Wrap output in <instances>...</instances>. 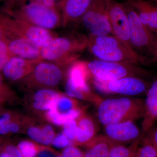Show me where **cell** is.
<instances>
[{"mask_svg": "<svg viewBox=\"0 0 157 157\" xmlns=\"http://www.w3.org/2000/svg\"><path fill=\"white\" fill-rule=\"evenodd\" d=\"M130 26V41L132 49L142 56L151 60L154 52L156 37L140 20L128 3H123Z\"/></svg>", "mask_w": 157, "mask_h": 157, "instance_id": "cell-6", "label": "cell"}, {"mask_svg": "<svg viewBox=\"0 0 157 157\" xmlns=\"http://www.w3.org/2000/svg\"><path fill=\"white\" fill-rule=\"evenodd\" d=\"M59 155L57 154L52 149L48 146H40L38 154L36 157H59Z\"/></svg>", "mask_w": 157, "mask_h": 157, "instance_id": "cell-34", "label": "cell"}, {"mask_svg": "<svg viewBox=\"0 0 157 157\" xmlns=\"http://www.w3.org/2000/svg\"><path fill=\"white\" fill-rule=\"evenodd\" d=\"M94 0H62L59 6L62 26L65 27L80 22L82 18Z\"/></svg>", "mask_w": 157, "mask_h": 157, "instance_id": "cell-14", "label": "cell"}, {"mask_svg": "<svg viewBox=\"0 0 157 157\" xmlns=\"http://www.w3.org/2000/svg\"><path fill=\"white\" fill-rule=\"evenodd\" d=\"M10 55L11 56L9 51L8 39L6 36H3L0 38V59Z\"/></svg>", "mask_w": 157, "mask_h": 157, "instance_id": "cell-33", "label": "cell"}, {"mask_svg": "<svg viewBox=\"0 0 157 157\" xmlns=\"http://www.w3.org/2000/svg\"><path fill=\"white\" fill-rule=\"evenodd\" d=\"M5 140V139L4 138V137H0V151H1V150H2L3 143H4V141Z\"/></svg>", "mask_w": 157, "mask_h": 157, "instance_id": "cell-40", "label": "cell"}, {"mask_svg": "<svg viewBox=\"0 0 157 157\" xmlns=\"http://www.w3.org/2000/svg\"><path fill=\"white\" fill-rule=\"evenodd\" d=\"M157 150V127L154 126L145 134Z\"/></svg>", "mask_w": 157, "mask_h": 157, "instance_id": "cell-35", "label": "cell"}, {"mask_svg": "<svg viewBox=\"0 0 157 157\" xmlns=\"http://www.w3.org/2000/svg\"><path fill=\"white\" fill-rule=\"evenodd\" d=\"M24 157H36L40 146L35 141L29 140H21L17 145Z\"/></svg>", "mask_w": 157, "mask_h": 157, "instance_id": "cell-26", "label": "cell"}, {"mask_svg": "<svg viewBox=\"0 0 157 157\" xmlns=\"http://www.w3.org/2000/svg\"><path fill=\"white\" fill-rule=\"evenodd\" d=\"M144 100L122 98L103 99L98 105L97 115L104 126L112 124L143 118Z\"/></svg>", "mask_w": 157, "mask_h": 157, "instance_id": "cell-2", "label": "cell"}, {"mask_svg": "<svg viewBox=\"0 0 157 157\" xmlns=\"http://www.w3.org/2000/svg\"><path fill=\"white\" fill-rule=\"evenodd\" d=\"M68 78L78 89L85 92L91 91L87 84L89 78L85 62L76 61L73 63L68 71Z\"/></svg>", "mask_w": 157, "mask_h": 157, "instance_id": "cell-19", "label": "cell"}, {"mask_svg": "<svg viewBox=\"0 0 157 157\" xmlns=\"http://www.w3.org/2000/svg\"><path fill=\"white\" fill-rule=\"evenodd\" d=\"M156 63H157V61L156 62Z\"/></svg>", "mask_w": 157, "mask_h": 157, "instance_id": "cell-48", "label": "cell"}, {"mask_svg": "<svg viewBox=\"0 0 157 157\" xmlns=\"http://www.w3.org/2000/svg\"><path fill=\"white\" fill-rule=\"evenodd\" d=\"M66 94L71 98H76L80 100L90 101L98 105L103 100L101 97L92 92H85L76 88L70 81L69 78L67 79L65 86Z\"/></svg>", "mask_w": 157, "mask_h": 157, "instance_id": "cell-22", "label": "cell"}, {"mask_svg": "<svg viewBox=\"0 0 157 157\" xmlns=\"http://www.w3.org/2000/svg\"><path fill=\"white\" fill-rule=\"evenodd\" d=\"M141 140L129 146L113 144L110 149L109 157H135L137 147Z\"/></svg>", "mask_w": 157, "mask_h": 157, "instance_id": "cell-23", "label": "cell"}, {"mask_svg": "<svg viewBox=\"0 0 157 157\" xmlns=\"http://www.w3.org/2000/svg\"><path fill=\"white\" fill-rule=\"evenodd\" d=\"M6 110V109L3 107V105L0 104V115L2 113Z\"/></svg>", "mask_w": 157, "mask_h": 157, "instance_id": "cell-42", "label": "cell"}, {"mask_svg": "<svg viewBox=\"0 0 157 157\" xmlns=\"http://www.w3.org/2000/svg\"><path fill=\"white\" fill-rule=\"evenodd\" d=\"M155 34L156 37V43H155V48H156L157 47V31L155 33ZM155 51V50H154Z\"/></svg>", "mask_w": 157, "mask_h": 157, "instance_id": "cell-45", "label": "cell"}, {"mask_svg": "<svg viewBox=\"0 0 157 157\" xmlns=\"http://www.w3.org/2000/svg\"><path fill=\"white\" fill-rule=\"evenodd\" d=\"M76 121L77 132L73 145H86L97 136L98 126L93 118L83 112Z\"/></svg>", "mask_w": 157, "mask_h": 157, "instance_id": "cell-18", "label": "cell"}, {"mask_svg": "<svg viewBox=\"0 0 157 157\" xmlns=\"http://www.w3.org/2000/svg\"><path fill=\"white\" fill-rule=\"evenodd\" d=\"M78 108V103L76 100L64 94H61L57 101L56 109L60 113H66Z\"/></svg>", "mask_w": 157, "mask_h": 157, "instance_id": "cell-27", "label": "cell"}, {"mask_svg": "<svg viewBox=\"0 0 157 157\" xmlns=\"http://www.w3.org/2000/svg\"><path fill=\"white\" fill-rule=\"evenodd\" d=\"M23 1H29L31 2H37L42 3L43 0H23Z\"/></svg>", "mask_w": 157, "mask_h": 157, "instance_id": "cell-43", "label": "cell"}, {"mask_svg": "<svg viewBox=\"0 0 157 157\" xmlns=\"http://www.w3.org/2000/svg\"><path fill=\"white\" fill-rule=\"evenodd\" d=\"M5 36H15L28 40L42 49L57 38L50 30L37 26L23 21L2 15Z\"/></svg>", "mask_w": 157, "mask_h": 157, "instance_id": "cell-7", "label": "cell"}, {"mask_svg": "<svg viewBox=\"0 0 157 157\" xmlns=\"http://www.w3.org/2000/svg\"><path fill=\"white\" fill-rule=\"evenodd\" d=\"M63 77V73L60 66L42 59L35 66L33 72L23 79L27 85L31 87L52 89L60 83Z\"/></svg>", "mask_w": 157, "mask_h": 157, "instance_id": "cell-10", "label": "cell"}, {"mask_svg": "<svg viewBox=\"0 0 157 157\" xmlns=\"http://www.w3.org/2000/svg\"><path fill=\"white\" fill-rule=\"evenodd\" d=\"M88 45V38L83 35L57 37L41 49V58L59 66L72 64L76 61L79 53L87 48Z\"/></svg>", "mask_w": 157, "mask_h": 157, "instance_id": "cell-3", "label": "cell"}, {"mask_svg": "<svg viewBox=\"0 0 157 157\" xmlns=\"http://www.w3.org/2000/svg\"><path fill=\"white\" fill-rule=\"evenodd\" d=\"M42 60H31L18 56H12L3 68L2 75L10 82L21 81L29 75L35 66Z\"/></svg>", "mask_w": 157, "mask_h": 157, "instance_id": "cell-13", "label": "cell"}, {"mask_svg": "<svg viewBox=\"0 0 157 157\" xmlns=\"http://www.w3.org/2000/svg\"><path fill=\"white\" fill-rule=\"evenodd\" d=\"M113 144L104 135H97L85 146L90 150L95 157H109Z\"/></svg>", "mask_w": 157, "mask_h": 157, "instance_id": "cell-21", "label": "cell"}, {"mask_svg": "<svg viewBox=\"0 0 157 157\" xmlns=\"http://www.w3.org/2000/svg\"><path fill=\"white\" fill-rule=\"evenodd\" d=\"M142 22L152 32L157 31V6L148 0H126Z\"/></svg>", "mask_w": 157, "mask_h": 157, "instance_id": "cell-16", "label": "cell"}, {"mask_svg": "<svg viewBox=\"0 0 157 157\" xmlns=\"http://www.w3.org/2000/svg\"><path fill=\"white\" fill-rule=\"evenodd\" d=\"M63 132L68 139L73 143L76 139L77 132V123L76 119L71 120L64 124L63 126Z\"/></svg>", "mask_w": 157, "mask_h": 157, "instance_id": "cell-29", "label": "cell"}, {"mask_svg": "<svg viewBox=\"0 0 157 157\" xmlns=\"http://www.w3.org/2000/svg\"><path fill=\"white\" fill-rule=\"evenodd\" d=\"M149 2H151L154 3V4H155L157 6V0H148Z\"/></svg>", "mask_w": 157, "mask_h": 157, "instance_id": "cell-44", "label": "cell"}, {"mask_svg": "<svg viewBox=\"0 0 157 157\" xmlns=\"http://www.w3.org/2000/svg\"><path fill=\"white\" fill-rule=\"evenodd\" d=\"M144 100L145 112L142 122V130L145 134L157 121V78L151 83Z\"/></svg>", "mask_w": 157, "mask_h": 157, "instance_id": "cell-17", "label": "cell"}, {"mask_svg": "<svg viewBox=\"0 0 157 157\" xmlns=\"http://www.w3.org/2000/svg\"><path fill=\"white\" fill-rule=\"evenodd\" d=\"M88 47L98 59L146 65L151 60L142 56L113 35L88 36Z\"/></svg>", "mask_w": 157, "mask_h": 157, "instance_id": "cell-1", "label": "cell"}, {"mask_svg": "<svg viewBox=\"0 0 157 157\" xmlns=\"http://www.w3.org/2000/svg\"><path fill=\"white\" fill-rule=\"evenodd\" d=\"M51 144L57 149H64L70 145H73L72 142L63 132L56 135Z\"/></svg>", "mask_w": 157, "mask_h": 157, "instance_id": "cell-30", "label": "cell"}, {"mask_svg": "<svg viewBox=\"0 0 157 157\" xmlns=\"http://www.w3.org/2000/svg\"><path fill=\"white\" fill-rule=\"evenodd\" d=\"M17 1V0H12V3L14 2H15V1Z\"/></svg>", "mask_w": 157, "mask_h": 157, "instance_id": "cell-46", "label": "cell"}, {"mask_svg": "<svg viewBox=\"0 0 157 157\" xmlns=\"http://www.w3.org/2000/svg\"><path fill=\"white\" fill-rule=\"evenodd\" d=\"M26 133L35 142L44 146L51 145L56 136L53 128L49 124L41 127L30 126L27 129Z\"/></svg>", "mask_w": 157, "mask_h": 157, "instance_id": "cell-20", "label": "cell"}, {"mask_svg": "<svg viewBox=\"0 0 157 157\" xmlns=\"http://www.w3.org/2000/svg\"><path fill=\"white\" fill-rule=\"evenodd\" d=\"M0 157H9L7 155L5 151L2 149V150L0 151Z\"/></svg>", "mask_w": 157, "mask_h": 157, "instance_id": "cell-41", "label": "cell"}, {"mask_svg": "<svg viewBox=\"0 0 157 157\" xmlns=\"http://www.w3.org/2000/svg\"><path fill=\"white\" fill-rule=\"evenodd\" d=\"M93 84L97 90L105 94L137 96L146 94L151 83L141 77L128 76L109 81L93 78Z\"/></svg>", "mask_w": 157, "mask_h": 157, "instance_id": "cell-8", "label": "cell"}, {"mask_svg": "<svg viewBox=\"0 0 157 157\" xmlns=\"http://www.w3.org/2000/svg\"><path fill=\"white\" fill-rule=\"evenodd\" d=\"M6 37L8 39L9 52L12 56H18L31 60L42 59L41 48L28 40L15 36Z\"/></svg>", "mask_w": 157, "mask_h": 157, "instance_id": "cell-15", "label": "cell"}, {"mask_svg": "<svg viewBox=\"0 0 157 157\" xmlns=\"http://www.w3.org/2000/svg\"><path fill=\"white\" fill-rule=\"evenodd\" d=\"M82 113L81 109L79 108L72 109L66 113H58L50 122L55 125L63 126V125L68 121L76 119Z\"/></svg>", "mask_w": 157, "mask_h": 157, "instance_id": "cell-28", "label": "cell"}, {"mask_svg": "<svg viewBox=\"0 0 157 157\" xmlns=\"http://www.w3.org/2000/svg\"><path fill=\"white\" fill-rule=\"evenodd\" d=\"M5 35V30L4 29V25H3L2 18H1V15H0V38Z\"/></svg>", "mask_w": 157, "mask_h": 157, "instance_id": "cell-37", "label": "cell"}, {"mask_svg": "<svg viewBox=\"0 0 157 157\" xmlns=\"http://www.w3.org/2000/svg\"><path fill=\"white\" fill-rule=\"evenodd\" d=\"M80 22L88 32V36L113 35L107 13L106 0H94Z\"/></svg>", "mask_w": 157, "mask_h": 157, "instance_id": "cell-9", "label": "cell"}, {"mask_svg": "<svg viewBox=\"0 0 157 157\" xmlns=\"http://www.w3.org/2000/svg\"><path fill=\"white\" fill-rule=\"evenodd\" d=\"M62 157H84V153L75 145H70L64 149Z\"/></svg>", "mask_w": 157, "mask_h": 157, "instance_id": "cell-32", "label": "cell"}, {"mask_svg": "<svg viewBox=\"0 0 157 157\" xmlns=\"http://www.w3.org/2000/svg\"><path fill=\"white\" fill-rule=\"evenodd\" d=\"M59 157H62L61 155H59Z\"/></svg>", "mask_w": 157, "mask_h": 157, "instance_id": "cell-47", "label": "cell"}, {"mask_svg": "<svg viewBox=\"0 0 157 157\" xmlns=\"http://www.w3.org/2000/svg\"><path fill=\"white\" fill-rule=\"evenodd\" d=\"M9 13L14 19L50 30L62 25L60 10L45 6L42 3L31 1L22 3L17 10Z\"/></svg>", "mask_w": 157, "mask_h": 157, "instance_id": "cell-5", "label": "cell"}, {"mask_svg": "<svg viewBox=\"0 0 157 157\" xmlns=\"http://www.w3.org/2000/svg\"><path fill=\"white\" fill-rule=\"evenodd\" d=\"M135 157H157V149L145 135L138 145Z\"/></svg>", "mask_w": 157, "mask_h": 157, "instance_id": "cell-24", "label": "cell"}, {"mask_svg": "<svg viewBox=\"0 0 157 157\" xmlns=\"http://www.w3.org/2000/svg\"><path fill=\"white\" fill-rule=\"evenodd\" d=\"M151 60L153 62H155V63L157 61V47L155 49Z\"/></svg>", "mask_w": 157, "mask_h": 157, "instance_id": "cell-39", "label": "cell"}, {"mask_svg": "<svg viewBox=\"0 0 157 157\" xmlns=\"http://www.w3.org/2000/svg\"><path fill=\"white\" fill-rule=\"evenodd\" d=\"M2 149L9 157H24L17 146L11 143L8 139H5Z\"/></svg>", "mask_w": 157, "mask_h": 157, "instance_id": "cell-31", "label": "cell"}, {"mask_svg": "<svg viewBox=\"0 0 157 157\" xmlns=\"http://www.w3.org/2000/svg\"><path fill=\"white\" fill-rule=\"evenodd\" d=\"M89 77L109 81L128 76L144 78L150 75L140 65L128 62L94 60L85 63Z\"/></svg>", "mask_w": 157, "mask_h": 157, "instance_id": "cell-4", "label": "cell"}, {"mask_svg": "<svg viewBox=\"0 0 157 157\" xmlns=\"http://www.w3.org/2000/svg\"><path fill=\"white\" fill-rule=\"evenodd\" d=\"M104 127V136L113 144H132L141 140L145 135L133 121Z\"/></svg>", "mask_w": 157, "mask_h": 157, "instance_id": "cell-12", "label": "cell"}, {"mask_svg": "<svg viewBox=\"0 0 157 157\" xmlns=\"http://www.w3.org/2000/svg\"><path fill=\"white\" fill-rule=\"evenodd\" d=\"M17 100V96L11 88L3 80V77L0 73V104H12Z\"/></svg>", "mask_w": 157, "mask_h": 157, "instance_id": "cell-25", "label": "cell"}, {"mask_svg": "<svg viewBox=\"0 0 157 157\" xmlns=\"http://www.w3.org/2000/svg\"><path fill=\"white\" fill-rule=\"evenodd\" d=\"M84 157H95L90 150L87 149V150L84 153Z\"/></svg>", "mask_w": 157, "mask_h": 157, "instance_id": "cell-38", "label": "cell"}, {"mask_svg": "<svg viewBox=\"0 0 157 157\" xmlns=\"http://www.w3.org/2000/svg\"><path fill=\"white\" fill-rule=\"evenodd\" d=\"M106 4L113 35L132 48L128 18L123 3H120L117 0H106Z\"/></svg>", "mask_w": 157, "mask_h": 157, "instance_id": "cell-11", "label": "cell"}, {"mask_svg": "<svg viewBox=\"0 0 157 157\" xmlns=\"http://www.w3.org/2000/svg\"><path fill=\"white\" fill-rule=\"evenodd\" d=\"M62 0H43L42 3L51 8H56L59 10V6Z\"/></svg>", "mask_w": 157, "mask_h": 157, "instance_id": "cell-36", "label": "cell"}]
</instances>
